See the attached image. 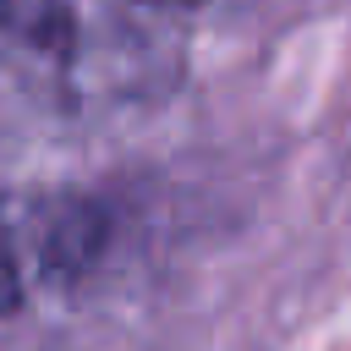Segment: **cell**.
I'll list each match as a JSON object with an SVG mask.
<instances>
[{
  "label": "cell",
  "instance_id": "obj_1",
  "mask_svg": "<svg viewBox=\"0 0 351 351\" xmlns=\"http://www.w3.org/2000/svg\"><path fill=\"white\" fill-rule=\"evenodd\" d=\"M99 241V214L82 197H0V313H16L38 285L82 269Z\"/></svg>",
  "mask_w": 351,
  "mask_h": 351
},
{
  "label": "cell",
  "instance_id": "obj_2",
  "mask_svg": "<svg viewBox=\"0 0 351 351\" xmlns=\"http://www.w3.org/2000/svg\"><path fill=\"white\" fill-rule=\"evenodd\" d=\"M143 5H197V0H143Z\"/></svg>",
  "mask_w": 351,
  "mask_h": 351
}]
</instances>
